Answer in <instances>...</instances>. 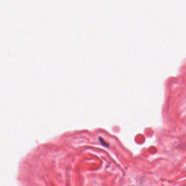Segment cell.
I'll return each instance as SVG.
<instances>
[{
	"label": "cell",
	"mask_w": 186,
	"mask_h": 186,
	"mask_svg": "<svg viewBox=\"0 0 186 186\" xmlns=\"http://www.w3.org/2000/svg\"><path fill=\"white\" fill-rule=\"evenodd\" d=\"M99 141H100V142L103 145V146H108V144H107V143H105V142H104V140L103 139H101V138L100 137L99 138Z\"/></svg>",
	"instance_id": "6da1fadb"
}]
</instances>
